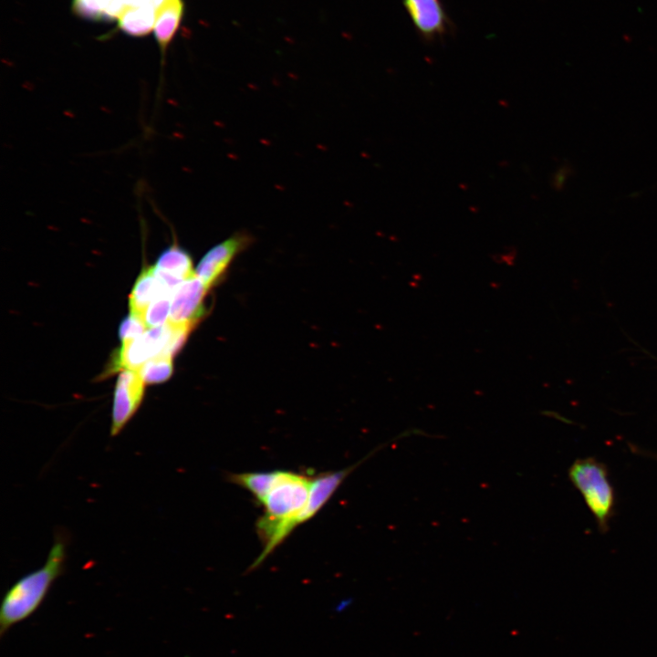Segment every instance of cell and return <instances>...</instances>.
Listing matches in <instances>:
<instances>
[{"mask_svg": "<svg viewBox=\"0 0 657 657\" xmlns=\"http://www.w3.org/2000/svg\"><path fill=\"white\" fill-rule=\"evenodd\" d=\"M312 477L290 471H280L263 506L264 515L256 521V532L263 550L250 566L256 568L292 533L291 523L305 508Z\"/></svg>", "mask_w": 657, "mask_h": 657, "instance_id": "6da1fadb", "label": "cell"}, {"mask_svg": "<svg viewBox=\"0 0 657 657\" xmlns=\"http://www.w3.org/2000/svg\"><path fill=\"white\" fill-rule=\"evenodd\" d=\"M65 561V540L58 537L49 549L45 564L9 587L0 606V637L38 610L55 580L63 573Z\"/></svg>", "mask_w": 657, "mask_h": 657, "instance_id": "7a4b0ae2", "label": "cell"}, {"mask_svg": "<svg viewBox=\"0 0 657 657\" xmlns=\"http://www.w3.org/2000/svg\"><path fill=\"white\" fill-rule=\"evenodd\" d=\"M568 476L600 527L606 529L614 507V492L605 465L591 457L578 459L569 467Z\"/></svg>", "mask_w": 657, "mask_h": 657, "instance_id": "3957f363", "label": "cell"}, {"mask_svg": "<svg viewBox=\"0 0 657 657\" xmlns=\"http://www.w3.org/2000/svg\"><path fill=\"white\" fill-rule=\"evenodd\" d=\"M173 332V327L168 322L162 326L151 328L138 338L122 342L111 365L113 370H138L149 360L164 354Z\"/></svg>", "mask_w": 657, "mask_h": 657, "instance_id": "277c9868", "label": "cell"}, {"mask_svg": "<svg viewBox=\"0 0 657 657\" xmlns=\"http://www.w3.org/2000/svg\"><path fill=\"white\" fill-rule=\"evenodd\" d=\"M252 242L253 237L246 232L233 234L203 255L196 267V276L208 289L212 288L224 277L235 256L246 249Z\"/></svg>", "mask_w": 657, "mask_h": 657, "instance_id": "5b68a950", "label": "cell"}, {"mask_svg": "<svg viewBox=\"0 0 657 657\" xmlns=\"http://www.w3.org/2000/svg\"><path fill=\"white\" fill-rule=\"evenodd\" d=\"M208 290L195 273L183 280L172 296L168 323L192 329L204 316Z\"/></svg>", "mask_w": 657, "mask_h": 657, "instance_id": "8992f818", "label": "cell"}, {"mask_svg": "<svg viewBox=\"0 0 657 657\" xmlns=\"http://www.w3.org/2000/svg\"><path fill=\"white\" fill-rule=\"evenodd\" d=\"M144 381L138 370H124L119 375L113 397L110 436L118 435L139 409Z\"/></svg>", "mask_w": 657, "mask_h": 657, "instance_id": "52a82bcc", "label": "cell"}, {"mask_svg": "<svg viewBox=\"0 0 657 657\" xmlns=\"http://www.w3.org/2000/svg\"><path fill=\"white\" fill-rule=\"evenodd\" d=\"M402 5L424 40L442 37L451 29V21L440 0H402Z\"/></svg>", "mask_w": 657, "mask_h": 657, "instance_id": "ba28073f", "label": "cell"}, {"mask_svg": "<svg viewBox=\"0 0 657 657\" xmlns=\"http://www.w3.org/2000/svg\"><path fill=\"white\" fill-rule=\"evenodd\" d=\"M363 461L364 459L352 466L339 471L323 473L313 476L307 505L292 521V529L294 530L298 525L316 516L328 501L342 481Z\"/></svg>", "mask_w": 657, "mask_h": 657, "instance_id": "9c48e42d", "label": "cell"}, {"mask_svg": "<svg viewBox=\"0 0 657 657\" xmlns=\"http://www.w3.org/2000/svg\"><path fill=\"white\" fill-rule=\"evenodd\" d=\"M183 5L182 0H164L156 9L153 28L155 38L163 53L180 24Z\"/></svg>", "mask_w": 657, "mask_h": 657, "instance_id": "30bf717a", "label": "cell"}, {"mask_svg": "<svg viewBox=\"0 0 657 657\" xmlns=\"http://www.w3.org/2000/svg\"><path fill=\"white\" fill-rule=\"evenodd\" d=\"M153 267L155 270L181 281L194 274L190 254L176 243L167 247L160 255Z\"/></svg>", "mask_w": 657, "mask_h": 657, "instance_id": "8fae6325", "label": "cell"}, {"mask_svg": "<svg viewBox=\"0 0 657 657\" xmlns=\"http://www.w3.org/2000/svg\"><path fill=\"white\" fill-rule=\"evenodd\" d=\"M160 296L157 279L152 266L142 269L138 276L130 296V310L143 318V315L151 302Z\"/></svg>", "mask_w": 657, "mask_h": 657, "instance_id": "7c38bea8", "label": "cell"}, {"mask_svg": "<svg viewBox=\"0 0 657 657\" xmlns=\"http://www.w3.org/2000/svg\"><path fill=\"white\" fill-rule=\"evenodd\" d=\"M156 9L151 5L126 8L118 18L119 27L126 34L141 36L154 28Z\"/></svg>", "mask_w": 657, "mask_h": 657, "instance_id": "4fadbf2b", "label": "cell"}, {"mask_svg": "<svg viewBox=\"0 0 657 657\" xmlns=\"http://www.w3.org/2000/svg\"><path fill=\"white\" fill-rule=\"evenodd\" d=\"M280 470L231 474L229 475V481L246 489L253 495L257 503L263 504L267 493L277 479Z\"/></svg>", "mask_w": 657, "mask_h": 657, "instance_id": "5bb4252c", "label": "cell"}, {"mask_svg": "<svg viewBox=\"0 0 657 657\" xmlns=\"http://www.w3.org/2000/svg\"><path fill=\"white\" fill-rule=\"evenodd\" d=\"M172 358L169 355L161 354L146 361L138 370L144 383H159L168 380L173 370Z\"/></svg>", "mask_w": 657, "mask_h": 657, "instance_id": "9a60e30c", "label": "cell"}, {"mask_svg": "<svg viewBox=\"0 0 657 657\" xmlns=\"http://www.w3.org/2000/svg\"><path fill=\"white\" fill-rule=\"evenodd\" d=\"M172 296H157L149 305L143 315L147 328H156L164 325L170 313Z\"/></svg>", "mask_w": 657, "mask_h": 657, "instance_id": "2e32d148", "label": "cell"}, {"mask_svg": "<svg viewBox=\"0 0 657 657\" xmlns=\"http://www.w3.org/2000/svg\"><path fill=\"white\" fill-rule=\"evenodd\" d=\"M110 2L111 0H73V7L82 16L102 19L103 13Z\"/></svg>", "mask_w": 657, "mask_h": 657, "instance_id": "e0dca14e", "label": "cell"}, {"mask_svg": "<svg viewBox=\"0 0 657 657\" xmlns=\"http://www.w3.org/2000/svg\"><path fill=\"white\" fill-rule=\"evenodd\" d=\"M146 328L141 317L130 312L120 325V339L125 342L138 338L144 333Z\"/></svg>", "mask_w": 657, "mask_h": 657, "instance_id": "ac0fdd59", "label": "cell"}, {"mask_svg": "<svg viewBox=\"0 0 657 657\" xmlns=\"http://www.w3.org/2000/svg\"><path fill=\"white\" fill-rule=\"evenodd\" d=\"M565 172L564 170L559 171L556 175V180L554 181L556 182V185L561 184L564 181Z\"/></svg>", "mask_w": 657, "mask_h": 657, "instance_id": "d6986e66", "label": "cell"}]
</instances>
